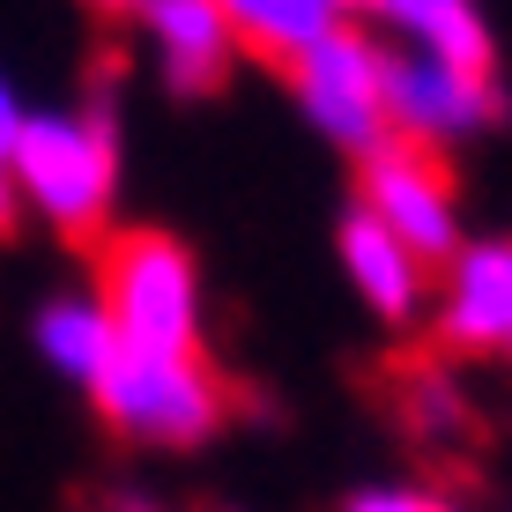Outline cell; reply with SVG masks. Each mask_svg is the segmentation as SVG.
<instances>
[{
	"label": "cell",
	"mask_w": 512,
	"mask_h": 512,
	"mask_svg": "<svg viewBox=\"0 0 512 512\" xmlns=\"http://www.w3.org/2000/svg\"><path fill=\"white\" fill-rule=\"evenodd\" d=\"M8 179H15V201H30L67 245L90 253L112 231V186H119L112 104L23 119L15 141H8Z\"/></svg>",
	"instance_id": "obj_1"
},
{
	"label": "cell",
	"mask_w": 512,
	"mask_h": 512,
	"mask_svg": "<svg viewBox=\"0 0 512 512\" xmlns=\"http://www.w3.org/2000/svg\"><path fill=\"white\" fill-rule=\"evenodd\" d=\"M97 268V312L112 320L119 349H156V357H193L201 349V275L193 253L171 231H104L90 245Z\"/></svg>",
	"instance_id": "obj_2"
},
{
	"label": "cell",
	"mask_w": 512,
	"mask_h": 512,
	"mask_svg": "<svg viewBox=\"0 0 512 512\" xmlns=\"http://www.w3.org/2000/svg\"><path fill=\"white\" fill-rule=\"evenodd\" d=\"M97 416L127 446H201L216 423H231V386L193 349V357H156V349H112L97 372Z\"/></svg>",
	"instance_id": "obj_3"
},
{
	"label": "cell",
	"mask_w": 512,
	"mask_h": 512,
	"mask_svg": "<svg viewBox=\"0 0 512 512\" xmlns=\"http://www.w3.org/2000/svg\"><path fill=\"white\" fill-rule=\"evenodd\" d=\"M357 208L372 223H386L423 268H453V253H461V193H453V164L438 141L386 134L379 149H364Z\"/></svg>",
	"instance_id": "obj_4"
},
{
	"label": "cell",
	"mask_w": 512,
	"mask_h": 512,
	"mask_svg": "<svg viewBox=\"0 0 512 512\" xmlns=\"http://www.w3.org/2000/svg\"><path fill=\"white\" fill-rule=\"evenodd\" d=\"M282 82H290L297 104L320 119V134H334L357 156L394 134V119H386V52L364 38V30H349V23L297 52V60L282 67Z\"/></svg>",
	"instance_id": "obj_5"
},
{
	"label": "cell",
	"mask_w": 512,
	"mask_h": 512,
	"mask_svg": "<svg viewBox=\"0 0 512 512\" xmlns=\"http://www.w3.org/2000/svg\"><path fill=\"white\" fill-rule=\"evenodd\" d=\"M386 119H394V134L446 149L453 134H475L498 119V75L483 82V75H453L423 52H386Z\"/></svg>",
	"instance_id": "obj_6"
},
{
	"label": "cell",
	"mask_w": 512,
	"mask_h": 512,
	"mask_svg": "<svg viewBox=\"0 0 512 512\" xmlns=\"http://www.w3.org/2000/svg\"><path fill=\"white\" fill-rule=\"evenodd\" d=\"M512 342V238L498 245H468L453 260V290L438 312V357H498Z\"/></svg>",
	"instance_id": "obj_7"
},
{
	"label": "cell",
	"mask_w": 512,
	"mask_h": 512,
	"mask_svg": "<svg viewBox=\"0 0 512 512\" xmlns=\"http://www.w3.org/2000/svg\"><path fill=\"white\" fill-rule=\"evenodd\" d=\"M134 15L149 23L156 52H164V82L179 97H216L231 75V23H223L216 0H134Z\"/></svg>",
	"instance_id": "obj_8"
},
{
	"label": "cell",
	"mask_w": 512,
	"mask_h": 512,
	"mask_svg": "<svg viewBox=\"0 0 512 512\" xmlns=\"http://www.w3.org/2000/svg\"><path fill=\"white\" fill-rule=\"evenodd\" d=\"M386 416L431 453H453L475 438V416H468V394L453 386V364L438 349H409V357L386 364Z\"/></svg>",
	"instance_id": "obj_9"
},
{
	"label": "cell",
	"mask_w": 512,
	"mask_h": 512,
	"mask_svg": "<svg viewBox=\"0 0 512 512\" xmlns=\"http://www.w3.org/2000/svg\"><path fill=\"white\" fill-rule=\"evenodd\" d=\"M342 268H349V282H357L364 297H372L379 320H394V327L416 320L423 290H431V268H423L386 223L364 216V208H349V216H342Z\"/></svg>",
	"instance_id": "obj_10"
},
{
	"label": "cell",
	"mask_w": 512,
	"mask_h": 512,
	"mask_svg": "<svg viewBox=\"0 0 512 512\" xmlns=\"http://www.w3.org/2000/svg\"><path fill=\"white\" fill-rule=\"evenodd\" d=\"M216 8H223V23H231L238 52L268 60L275 75L305 45H320L327 30H342V0H216Z\"/></svg>",
	"instance_id": "obj_11"
},
{
	"label": "cell",
	"mask_w": 512,
	"mask_h": 512,
	"mask_svg": "<svg viewBox=\"0 0 512 512\" xmlns=\"http://www.w3.org/2000/svg\"><path fill=\"white\" fill-rule=\"evenodd\" d=\"M379 15L423 60L490 82V30H483V15H475V0H379Z\"/></svg>",
	"instance_id": "obj_12"
},
{
	"label": "cell",
	"mask_w": 512,
	"mask_h": 512,
	"mask_svg": "<svg viewBox=\"0 0 512 512\" xmlns=\"http://www.w3.org/2000/svg\"><path fill=\"white\" fill-rule=\"evenodd\" d=\"M38 342H45V357L60 364V372H75L82 386H97V372L112 364V320L97 312V297H60V305H45V320H38Z\"/></svg>",
	"instance_id": "obj_13"
},
{
	"label": "cell",
	"mask_w": 512,
	"mask_h": 512,
	"mask_svg": "<svg viewBox=\"0 0 512 512\" xmlns=\"http://www.w3.org/2000/svg\"><path fill=\"white\" fill-rule=\"evenodd\" d=\"M342 512H453V505L423 498V490H364V498H349Z\"/></svg>",
	"instance_id": "obj_14"
},
{
	"label": "cell",
	"mask_w": 512,
	"mask_h": 512,
	"mask_svg": "<svg viewBox=\"0 0 512 512\" xmlns=\"http://www.w3.org/2000/svg\"><path fill=\"white\" fill-rule=\"evenodd\" d=\"M15 208H23V201H15V179H8V156H0V238L15 231Z\"/></svg>",
	"instance_id": "obj_15"
},
{
	"label": "cell",
	"mask_w": 512,
	"mask_h": 512,
	"mask_svg": "<svg viewBox=\"0 0 512 512\" xmlns=\"http://www.w3.org/2000/svg\"><path fill=\"white\" fill-rule=\"evenodd\" d=\"M97 512H164V505H149V498H134V490H112Z\"/></svg>",
	"instance_id": "obj_16"
},
{
	"label": "cell",
	"mask_w": 512,
	"mask_h": 512,
	"mask_svg": "<svg viewBox=\"0 0 512 512\" xmlns=\"http://www.w3.org/2000/svg\"><path fill=\"white\" fill-rule=\"evenodd\" d=\"M15 127H23V119H15V97L0 90V156H8V141H15Z\"/></svg>",
	"instance_id": "obj_17"
},
{
	"label": "cell",
	"mask_w": 512,
	"mask_h": 512,
	"mask_svg": "<svg viewBox=\"0 0 512 512\" xmlns=\"http://www.w3.org/2000/svg\"><path fill=\"white\" fill-rule=\"evenodd\" d=\"M90 8H104V15H127V8H134V0H90Z\"/></svg>",
	"instance_id": "obj_18"
},
{
	"label": "cell",
	"mask_w": 512,
	"mask_h": 512,
	"mask_svg": "<svg viewBox=\"0 0 512 512\" xmlns=\"http://www.w3.org/2000/svg\"><path fill=\"white\" fill-rule=\"evenodd\" d=\"M349 8H379V0H342V15H349Z\"/></svg>",
	"instance_id": "obj_19"
},
{
	"label": "cell",
	"mask_w": 512,
	"mask_h": 512,
	"mask_svg": "<svg viewBox=\"0 0 512 512\" xmlns=\"http://www.w3.org/2000/svg\"><path fill=\"white\" fill-rule=\"evenodd\" d=\"M505 357H512V342H505Z\"/></svg>",
	"instance_id": "obj_20"
}]
</instances>
